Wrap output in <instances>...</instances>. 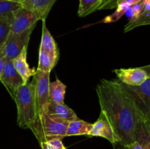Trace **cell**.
I'll return each instance as SVG.
<instances>
[{"mask_svg":"<svg viewBox=\"0 0 150 149\" xmlns=\"http://www.w3.org/2000/svg\"><path fill=\"white\" fill-rule=\"evenodd\" d=\"M97 94L101 110L111 121L120 144L126 148L136 141V129L146 119L121 82L102 80L97 86Z\"/></svg>","mask_w":150,"mask_h":149,"instance_id":"cell-1","label":"cell"},{"mask_svg":"<svg viewBox=\"0 0 150 149\" xmlns=\"http://www.w3.org/2000/svg\"><path fill=\"white\" fill-rule=\"evenodd\" d=\"M13 99L17 108L18 125L29 129L38 117L33 80L21 85L15 92Z\"/></svg>","mask_w":150,"mask_h":149,"instance_id":"cell-2","label":"cell"},{"mask_svg":"<svg viewBox=\"0 0 150 149\" xmlns=\"http://www.w3.org/2000/svg\"><path fill=\"white\" fill-rule=\"evenodd\" d=\"M69 122L67 120L46 113L38 115L29 129L40 143L52 139L65 137Z\"/></svg>","mask_w":150,"mask_h":149,"instance_id":"cell-3","label":"cell"},{"mask_svg":"<svg viewBox=\"0 0 150 149\" xmlns=\"http://www.w3.org/2000/svg\"><path fill=\"white\" fill-rule=\"evenodd\" d=\"M35 100L38 115L46 114L49 104L50 72H44L37 70L34 76Z\"/></svg>","mask_w":150,"mask_h":149,"instance_id":"cell-4","label":"cell"},{"mask_svg":"<svg viewBox=\"0 0 150 149\" xmlns=\"http://www.w3.org/2000/svg\"><path fill=\"white\" fill-rule=\"evenodd\" d=\"M124 89L131 95L138 109L144 118L150 120V77H149L142 84L132 86L121 83Z\"/></svg>","mask_w":150,"mask_h":149,"instance_id":"cell-5","label":"cell"},{"mask_svg":"<svg viewBox=\"0 0 150 149\" xmlns=\"http://www.w3.org/2000/svg\"><path fill=\"white\" fill-rule=\"evenodd\" d=\"M34 29L35 26L21 33H10L4 44V54L6 59H14L20 54L23 48L27 46Z\"/></svg>","mask_w":150,"mask_h":149,"instance_id":"cell-6","label":"cell"},{"mask_svg":"<svg viewBox=\"0 0 150 149\" xmlns=\"http://www.w3.org/2000/svg\"><path fill=\"white\" fill-rule=\"evenodd\" d=\"M88 135L90 137H101L106 139L114 145L120 143V139L116 134L110 120L104 111L100 110L99 118L94 124Z\"/></svg>","mask_w":150,"mask_h":149,"instance_id":"cell-7","label":"cell"},{"mask_svg":"<svg viewBox=\"0 0 150 149\" xmlns=\"http://www.w3.org/2000/svg\"><path fill=\"white\" fill-rule=\"evenodd\" d=\"M40 20L38 16L32 12L21 7L13 13V20L12 23L10 33L18 34L35 26Z\"/></svg>","mask_w":150,"mask_h":149,"instance_id":"cell-8","label":"cell"},{"mask_svg":"<svg viewBox=\"0 0 150 149\" xmlns=\"http://www.w3.org/2000/svg\"><path fill=\"white\" fill-rule=\"evenodd\" d=\"M0 81L3 83L13 99L16 91L24 84L23 79L18 73L13 65V60L6 59L0 76Z\"/></svg>","mask_w":150,"mask_h":149,"instance_id":"cell-9","label":"cell"},{"mask_svg":"<svg viewBox=\"0 0 150 149\" xmlns=\"http://www.w3.org/2000/svg\"><path fill=\"white\" fill-rule=\"evenodd\" d=\"M119 81L132 86H140L149 77L147 72L143 67L128 69H117L114 70Z\"/></svg>","mask_w":150,"mask_h":149,"instance_id":"cell-10","label":"cell"},{"mask_svg":"<svg viewBox=\"0 0 150 149\" xmlns=\"http://www.w3.org/2000/svg\"><path fill=\"white\" fill-rule=\"evenodd\" d=\"M57 0H21L22 7L35 13L41 20H46L50 10Z\"/></svg>","mask_w":150,"mask_h":149,"instance_id":"cell-11","label":"cell"},{"mask_svg":"<svg viewBox=\"0 0 150 149\" xmlns=\"http://www.w3.org/2000/svg\"><path fill=\"white\" fill-rule=\"evenodd\" d=\"M27 50L28 45L25 46L23 48L21 52L18 56L14 59H13V65L15 69L18 72L21 77L23 79V83H26L29 82V78L32 76H35L36 74L37 70L35 68H30L29 64L26 61L27 58Z\"/></svg>","mask_w":150,"mask_h":149,"instance_id":"cell-12","label":"cell"},{"mask_svg":"<svg viewBox=\"0 0 150 149\" xmlns=\"http://www.w3.org/2000/svg\"><path fill=\"white\" fill-rule=\"evenodd\" d=\"M42 37H41V42L39 49L47 53L53 58L55 63L57 64L59 56V51L58 46H57L51 34L47 29L46 25H45V20H42Z\"/></svg>","mask_w":150,"mask_h":149,"instance_id":"cell-13","label":"cell"},{"mask_svg":"<svg viewBox=\"0 0 150 149\" xmlns=\"http://www.w3.org/2000/svg\"><path fill=\"white\" fill-rule=\"evenodd\" d=\"M47 114L59 117V118L67 120L68 121H71L79 118L76 112L64 103L60 104L49 102Z\"/></svg>","mask_w":150,"mask_h":149,"instance_id":"cell-14","label":"cell"},{"mask_svg":"<svg viewBox=\"0 0 150 149\" xmlns=\"http://www.w3.org/2000/svg\"><path fill=\"white\" fill-rule=\"evenodd\" d=\"M92 127V124L77 118L69 122L66 131V137L88 135Z\"/></svg>","mask_w":150,"mask_h":149,"instance_id":"cell-15","label":"cell"},{"mask_svg":"<svg viewBox=\"0 0 150 149\" xmlns=\"http://www.w3.org/2000/svg\"><path fill=\"white\" fill-rule=\"evenodd\" d=\"M65 84L58 78L55 81L50 82L49 84V101L54 103H64V96L66 92Z\"/></svg>","mask_w":150,"mask_h":149,"instance_id":"cell-16","label":"cell"},{"mask_svg":"<svg viewBox=\"0 0 150 149\" xmlns=\"http://www.w3.org/2000/svg\"><path fill=\"white\" fill-rule=\"evenodd\" d=\"M136 141L144 149H150V130L149 121H143L139 124L136 131Z\"/></svg>","mask_w":150,"mask_h":149,"instance_id":"cell-17","label":"cell"},{"mask_svg":"<svg viewBox=\"0 0 150 149\" xmlns=\"http://www.w3.org/2000/svg\"><path fill=\"white\" fill-rule=\"evenodd\" d=\"M103 0H79L78 15L85 17L98 10H101Z\"/></svg>","mask_w":150,"mask_h":149,"instance_id":"cell-18","label":"cell"},{"mask_svg":"<svg viewBox=\"0 0 150 149\" xmlns=\"http://www.w3.org/2000/svg\"><path fill=\"white\" fill-rule=\"evenodd\" d=\"M13 13L0 16V46L4 45L10 33L13 20Z\"/></svg>","mask_w":150,"mask_h":149,"instance_id":"cell-19","label":"cell"},{"mask_svg":"<svg viewBox=\"0 0 150 149\" xmlns=\"http://www.w3.org/2000/svg\"><path fill=\"white\" fill-rule=\"evenodd\" d=\"M57 63L47 53L39 49V61L37 70L44 72H50L54 69Z\"/></svg>","mask_w":150,"mask_h":149,"instance_id":"cell-20","label":"cell"},{"mask_svg":"<svg viewBox=\"0 0 150 149\" xmlns=\"http://www.w3.org/2000/svg\"><path fill=\"white\" fill-rule=\"evenodd\" d=\"M22 7L20 1L10 0H0V16L5 15Z\"/></svg>","mask_w":150,"mask_h":149,"instance_id":"cell-21","label":"cell"},{"mask_svg":"<svg viewBox=\"0 0 150 149\" xmlns=\"http://www.w3.org/2000/svg\"><path fill=\"white\" fill-rule=\"evenodd\" d=\"M150 25V10L146 13H143L140 15L139 18L135 21L131 23H127L125 26L124 32H127L138 26Z\"/></svg>","mask_w":150,"mask_h":149,"instance_id":"cell-22","label":"cell"},{"mask_svg":"<svg viewBox=\"0 0 150 149\" xmlns=\"http://www.w3.org/2000/svg\"><path fill=\"white\" fill-rule=\"evenodd\" d=\"M41 149H67L62 139L55 138L40 143Z\"/></svg>","mask_w":150,"mask_h":149,"instance_id":"cell-23","label":"cell"},{"mask_svg":"<svg viewBox=\"0 0 150 149\" xmlns=\"http://www.w3.org/2000/svg\"><path fill=\"white\" fill-rule=\"evenodd\" d=\"M5 60L6 58L4 54V45H3L0 46V76H1V72H2Z\"/></svg>","mask_w":150,"mask_h":149,"instance_id":"cell-24","label":"cell"},{"mask_svg":"<svg viewBox=\"0 0 150 149\" xmlns=\"http://www.w3.org/2000/svg\"><path fill=\"white\" fill-rule=\"evenodd\" d=\"M142 0H117V4L118 5L119 4H122V3H125V4H127L128 5H130L131 7L133 4H136V3L139 2Z\"/></svg>","mask_w":150,"mask_h":149,"instance_id":"cell-25","label":"cell"},{"mask_svg":"<svg viewBox=\"0 0 150 149\" xmlns=\"http://www.w3.org/2000/svg\"><path fill=\"white\" fill-rule=\"evenodd\" d=\"M127 149H144L142 148V146L138 143L137 141H135L133 143H132L131 144L128 145L126 147Z\"/></svg>","mask_w":150,"mask_h":149,"instance_id":"cell-26","label":"cell"},{"mask_svg":"<svg viewBox=\"0 0 150 149\" xmlns=\"http://www.w3.org/2000/svg\"><path fill=\"white\" fill-rule=\"evenodd\" d=\"M143 69L145 70V71L146 72H147L148 76H149V77H150V65L143 67Z\"/></svg>","mask_w":150,"mask_h":149,"instance_id":"cell-27","label":"cell"},{"mask_svg":"<svg viewBox=\"0 0 150 149\" xmlns=\"http://www.w3.org/2000/svg\"><path fill=\"white\" fill-rule=\"evenodd\" d=\"M10 1H20V2H21V0H10Z\"/></svg>","mask_w":150,"mask_h":149,"instance_id":"cell-28","label":"cell"},{"mask_svg":"<svg viewBox=\"0 0 150 149\" xmlns=\"http://www.w3.org/2000/svg\"><path fill=\"white\" fill-rule=\"evenodd\" d=\"M149 130H150V120L149 121Z\"/></svg>","mask_w":150,"mask_h":149,"instance_id":"cell-29","label":"cell"}]
</instances>
